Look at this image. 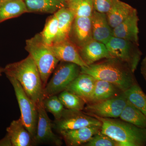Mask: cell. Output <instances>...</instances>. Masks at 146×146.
Returning a JSON list of instances; mask_svg holds the SVG:
<instances>
[{
    "label": "cell",
    "instance_id": "obj_7",
    "mask_svg": "<svg viewBox=\"0 0 146 146\" xmlns=\"http://www.w3.org/2000/svg\"><path fill=\"white\" fill-rule=\"evenodd\" d=\"M105 45L111 57L127 64L135 72L142 54L139 44L113 36Z\"/></svg>",
    "mask_w": 146,
    "mask_h": 146
},
{
    "label": "cell",
    "instance_id": "obj_19",
    "mask_svg": "<svg viewBox=\"0 0 146 146\" xmlns=\"http://www.w3.org/2000/svg\"><path fill=\"white\" fill-rule=\"evenodd\" d=\"M136 10L128 4L120 0H113L111 7L106 13L110 27L115 28Z\"/></svg>",
    "mask_w": 146,
    "mask_h": 146
},
{
    "label": "cell",
    "instance_id": "obj_10",
    "mask_svg": "<svg viewBox=\"0 0 146 146\" xmlns=\"http://www.w3.org/2000/svg\"><path fill=\"white\" fill-rule=\"evenodd\" d=\"M38 119L36 136L33 141L34 145H49L60 146L63 145L62 138L53 131L52 123L45 109L43 102L37 105Z\"/></svg>",
    "mask_w": 146,
    "mask_h": 146
},
{
    "label": "cell",
    "instance_id": "obj_32",
    "mask_svg": "<svg viewBox=\"0 0 146 146\" xmlns=\"http://www.w3.org/2000/svg\"><path fill=\"white\" fill-rule=\"evenodd\" d=\"M141 73L146 81V55L141 63Z\"/></svg>",
    "mask_w": 146,
    "mask_h": 146
},
{
    "label": "cell",
    "instance_id": "obj_21",
    "mask_svg": "<svg viewBox=\"0 0 146 146\" xmlns=\"http://www.w3.org/2000/svg\"><path fill=\"white\" fill-rule=\"evenodd\" d=\"M123 91L113 84L96 79L92 96L88 104L94 103L117 96Z\"/></svg>",
    "mask_w": 146,
    "mask_h": 146
},
{
    "label": "cell",
    "instance_id": "obj_12",
    "mask_svg": "<svg viewBox=\"0 0 146 146\" xmlns=\"http://www.w3.org/2000/svg\"><path fill=\"white\" fill-rule=\"evenodd\" d=\"M49 47L59 61L75 63L81 67H88L82 59L78 47L70 39L55 44Z\"/></svg>",
    "mask_w": 146,
    "mask_h": 146
},
{
    "label": "cell",
    "instance_id": "obj_6",
    "mask_svg": "<svg viewBox=\"0 0 146 146\" xmlns=\"http://www.w3.org/2000/svg\"><path fill=\"white\" fill-rule=\"evenodd\" d=\"M7 78L14 89L21 110V119L25 127L31 135L33 142L36 136L38 122L37 106L27 95L18 80L10 77Z\"/></svg>",
    "mask_w": 146,
    "mask_h": 146
},
{
    "label": "cell",
    "instance_id": "obj_27",
    "mask_svg": "<svg viewBox=\"0 0 146 146\" xmlns=\"http://www.w3.org/2000/svg\"><path fill=\"white\" fill-rule=\"evenodd\" d=\"M58 31V23L56 16L53 14L48 18L44 27L39 33L43 42L48 46L54 44Z\"/></svg>",
    "mask_w": 146,
    "mask_h": 146
},
{
    "label": "cell",
    "instance_id": "obj_36",
    "mask_svg": "<svg viewBox=\"0 0 146 146\" xmlns=\"http://www.w3.org/2000/svg\"><path fill=\"white\" fill-rule=\"evenodd\" d=\"M65 1L66 2L68 3V2H69V1H71V0H65Z\"/></svg>",
    "mask_w": 146,
    "mask_h": 146
},
{
    "label": "cell",
    "instance_id": "obj_8",
    "mask_svg": "<svg viewBox=\"0 0 146 146\" xmlns=\"http://www.w3.org/2000/svg\"><path fill=\"white\" fill-rule=\"evenodd\" d=\"M52 123L53 129L58 133L88 126H102L100 121L83 111L67 108H65L60 117L54 119Z\"/></svg>",
    "mask_w": 146,
    "mask_h": 146
},
{
    "label": "cell",
    "instance_id": "obj_29",
    "mask_svg": "<svg viewBox=\"0 0 146 146\" xmlns=\"http://www.w3.org/2000/svg\"><path fill=\"white\" fill-rule=\"evenodd\" d=\"M42 102L46 111L51 113L54 119H58L60 117L65 108L58 96L54 95L46 97Z\"/></svg>",
    "mask_w": 146,
    "mask_h": 146
},
{
    "label": "cell",
    "instance_id": "obj_24",
    "mask_svg": "<svg viewBox=\"0 0 146 146\" xmlns=\"http://www.w3.org/2000/svg\"><path fill=\"white\" fill-rule=\"evenodd\" d=\"M119 118L138 127L146 128V115L128 101Z\"/></svg>",
    "mask_w": 146,
    "mask_h": 146
},
{
    "label": "cell",
    "instance_id": "obj_13",
    "mask_svg": "<svg viewBox=\"0 0 146 146\" xmlns=\"http://www.w3.org/2000/svg\"><path fill=\"white\" fill-rule=\"evenodd\" d=\"M102 126L90 125L78 129L63 131L59 133L68 146H83L101 131Z\"/></svg>",
    "mask_w": 146,
    "mask_h": 146
},
{
    "label": "cell",
    "instance_id": "obj_18",
    "mask_svg": "<svg viewBox=\"0 0 146 146\" xmlns=\"http://www.w3.org/2000/svg\"><path fill=\"white\" fill-rule=\"evenodd\" d=\"M7 131L12 146H31L33 145L31 134L24 125L21 117L13 120L7 128Z\"/></svg>",
    "mask_w": 146,
    "mask_h": 146
},
{
    "label": "cell",
    "instance_id": "obj_26",
    "mask_svg": "<svg viewBox=\"0 0 146 146\" xmlns=\"http://www.w3.org/2000/svg\"><path fill=\"white\" fill-rule=\"evenodd\" d=\"M67 5L75 17H91L94 10L93 0H71Z\"/></svg>",
    "mask_w": 146,
    "mask_h": 146
},
{
    "label": "cell",
    "instance_id": "obj_4",
    "mask_svg": "<svg viewBox=\"0 0 146 146\" xmlns=\"http://www.w3.org/2000/svg\"><path fill=\"white\" fill-rule=\"evenodd\" d=\"M25 49L33 59L40 73L45 88L50 76L60 62L39 33L26 41Z\"/></svg>",
    "mask_w": 146,
    "mask_h": 146
},
{
    "label": "cell",
    "instance_id": "obj_20",
    "mask_svg": "<svg viewBox=\"0 0 146 146\" xmlns=\"http://www.w3.org/2000/svg\"><path fill=\"white\" fill-rule=\"evenodd\" d=\"M28 13L54 14L63 7H67L65 0H24Z\"/></svg>",
    "mask_w": 146,
    "mask_h": 146
},
{
    "label": "cell",
    "instance_id": "obj_34",
    "mask_svg": "<svg viewBox=\"0 0 146 146\" xmlns=\"http://www.w3.org/2000/svg\"><path fill=\"white\" fill-rule=\"evenodd\" d=\"M4 72V68L0 67V76L2 75V73Z\"/></svg>",
    "mask_w": 146,
    "mask_h": 146
},
{
    "label": "cell",
    "instance_id": "obj_9",
    "mask_svg": "<svg viewBox=\"0 0 146 146\" xmlns=\"http://www.w3.org/2000/svg\"><path fill=\"white\" fill-rule=\"evenodd\" d=\"M127 103V100L123 92L109 99L86 104L82 111L87 115L117 119L119 117Z\"/></svg>",
    "mask_w": 146,
    "mask_h": 146
},
{
    "label": "cell",
    "instance_id": "obj_3",
    "mask_svg": "<svg viewBox=\"0 0 146 146\" xmlns=\"http://www.w3.org/2000/svg\"><path fill=\"white\" fill-rule=\"evenodd\" d=\"M88 115L100 121L102 133L118 142L120 146L146 145V128L138 127L121 119Z\"/></svg>",
    "mask_w": 146,
    "mask_h": 146
},
{
    "label": "cell",
    "instance_id": "obj_31",
    "mask_svg": "<svg viewBox=\"0 0 146 146\" xmlns=\"http://www.w3.org/2000/svg\"><path fill=\"white\" fill-rule=\"evenodd\" d=\"M94 10L100 13H107L112 5L113 0H93Z\"/></svg>",
    "mask_w": 146,
    "mask_h": 146
},
{
    "label": "cell",
    "instance_id": "obj_33",
    "mask_svg": "<svg viewBox=\"0 0 146 146\" xmlns=\"http://www.w3.org/2000/svg\"><path fill=\"white\" fill-rule=\"evenodd\" d=\"M0 146H12L10 139L7 135L5 138L0 140Z\"/></svg>",
    "mask_w": 146,
    "mask_h": 146
},
{
    "label": "cell",
    "instance_id": "obj_15",
    "mask_svg": "<svg viewBox=\"0 0 146 146\" xmlns=\"http://www.w3.org/2000/svg\"><path fill=\"white\" fill-rule=\"evenodd\" d=\"M138 21L136 10L117 26L112 29L113 36L139 44Z\"/></svg>",
    "mask_w": 146,
    "mask_h": 146
},
{
    "label": "cell",
    "instance_id": "obj_11",
    "mask_svg": "<svg viewBox=\"0 0 146 146\" xmlns=\"http://www.w3.org/2000/svg\"><path fill=\"white\" fill-rule=\"evenodd\" d=\"M93 39L91 17H75L69 39L79 48Z\"/></svg>",
    "mask_w": 146,
    "mask_h": 146
},
{
    "label": "cell",
    "instance_id": "obj_1",
    "mask_svg": "<svg viewBox=\"0 0 146 146\" xmlns=\"http://www.w3.org/2000/svg\"><path fill=\"white\" fill-rule=\"evenodd\" d=\"M134 73L127 64L113 57L81 67V73L113 84L123 92L137 83Z\"/></svg>",
    "mask_w": 146,
    "mask_h": 146
},
{
    "label": "cell",
    "instance_id": "obj_23",
    "mask_svg": "<svg viewBox=\"0 0 146 146\" xmlns=\"http://www.w3.org/2000/svg\"><path fill=\"white\" fill-rule=\"evenodd\" d=\"M28 13L24 0H8L0 3V23Z\"/></svg>",
    "mask_w": 146,
    "mask_h": 146
},
{
    "label": "cell",
    "instance_id": "obj_35",
    "mask_svg": "<svg viewBox=\"0 0 146 146\" xmlns=\"http://www.w3.org/2000/svg\"><path fill=\"white\" fill-rule=\"evenodd\" d=\"M7 1H8V0H0V3Z\"/></svg>",
    "mask_w": 146,
    "mask_h": 146
},
{
    "label": "cell",
    "instance_id": "obj_5",
    "mask_svg": "<svg viewBox=\"0 0 146 146\" xmlns=\"http://www.w3.org/2000/svg\"><path fill=\"white\" fill-rule=\"evenodd\" d=\"M53 73L52 78L43 90V99L46 97L57 95L66 90L80 74L81 67L75 63L60 61Z\"/></svg>",
    "mask_w": 146,
    "mask_h": 146
},
{
    "label": "cell",
    "instance_id": "obj_25",
    "mask_svg": "<svg viewBox=\"0 0 146 146\" xmlns=\"http://www.w3.org/2000/svg\"><path fill=\"white\" fill-rule=\"evenodd\" d=\"M127 101L146 116V95L138 83L124 92Z\"/></svg>",
    "mask_w": 146,
    "mask_h": 146
},
{
    "label": "cell",
    "instance_id": "obj_17",
    "mask_svg": "<svg viewBox=\"0 0 146 146\" xmlns=\"http://www.w3.org/2000/svg\"><path fill=\"white\" fill-rule=\"evenodd\" d=\"M91 19L93 39L106 44L113 36L112 29L108 21L106 13L94 10Z\"/></svg>",
    "mask_w": 146,
    "mask_h": 146
},
{
    "label": "cell",
    "instance_id": "obj_16",
    "mask_svg": "<svg viewBox=\"0 0 146 146\" xmlns=\"http://www.w3.org/2000/svg\"><path fill=\"white\" fill-rule=\"evenodd\" d=\"M96 79L87 74L80 73L66 89L84 101L86 104L89 102L93 94Z\"/></svg>",
    "mask_w": 146,
    "mask_h": 146
},
{
    "label": "cell",
    "instance_id": "obj_14",
    "mask_svg": "<svg viewBox=\"0 0 146 146\" xmlns=\"http://www.w3.org/2000/svg\"><path fill=\"white\" fill-rule=\"evenodd\" d=\"M78 49L82 59L88 66L112 57L105 44L94 39Z\"/></svg>",
    "mask_w": 146,
    "mask_h": 146
},
{
    "label": "cell",
    "instance_id": "obj_28",
    "mask_svg": "<svg viewBox=\"0 0 146 146\" xmlns=\"http://www.w3.org/2000/svg\"><path fill=\"white\" fill-rule=\"evenodd\" d=\"M58 97L64 107L67 109L82 111L86 104L80 97L66 90L60 93Z\"/></svg>",
    "mask_w": 146,
    "mask_h": 146
},
{
    "label": "cell",
    "instance_id": "obj_30",
    "mask_svg": "<svg viewBox=\"0 0 146 146\" xmlns=\"http://www.w3.org/2000/svg\"><path fill=\"white\" fill-rule=\"evenodd\" d=\"M84 146H120L117 141L101 131L94 135Z\"/></svg>",
    "mask_w": 146,
    "mask_h": 146
},
{
    "label": "cell",
    "instance_id": "obj_2",
    "mask_svg": "<svg viewBox=\"0 0 146 146\" xmlns=\"http://www.w3.org/2000/svg\"><path fill=\"white\" fill-rule=\"evenodd\" d=\"M4 73L7 77L13 78L19 82L36 106L43 101L44 87L42 78L35 62L29 54L21 61L7 65L4 68Z\"/></svg>",
    "mask_w": 146,
    "mask_h": 146
},
{
    "label": "cell",
    "instance_id": "obj_22",
    "mask_svg": "<svg viewBox=\"0 0 146 146\" xmlns=\"http://www.w3.org/2000/svg\"><path fill=\"white\" fill-rule=\"evenodd\" d=\"M54 14L57 18L58 31L54 44L69 39L71 26L75 18L68 7L60 9Z\"/></svg>",
    "mask_w": 146,
    "mask_h": 146
}]
</instances>
